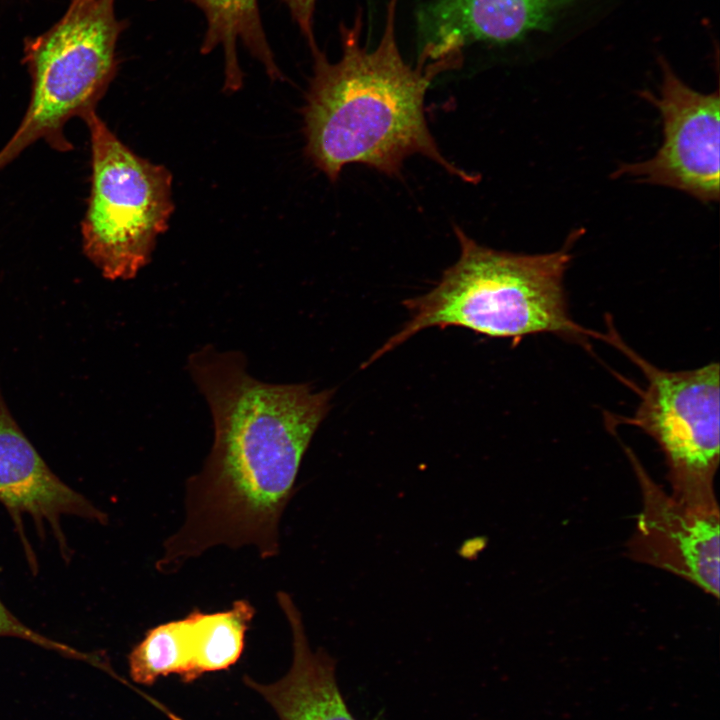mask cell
<instances>
[{
	"instance_id": "obj_1",
	"label": "cell",
	"mask_w": 720,
	"mask_h": 720,
	"mask_svg": "<svg viewBox=\"0 0 720 720\" xmlns=\"http://www.w3.org/2000/svg\"><path fill=\"white\" fill-rule=\"evenodd\" d=\"M187 369L209 405L214 439L185 483L183 523L164 541L155 567L173 574L218 546L253 547L273 558L301 462L334 390L262 382L240 352L211 345L193 352Z\"/></svg>"
},
{
	"instance_id": "obj_2",
	"label": "cell",
	"mask_w": 720,
	"mask_h": 720,
	"mask_svg": "<svg viewBox=\"0 0 720 720\" xmlns=\"http://www.w3.org/2000/svg\"><path fill=\"white\" fill-rule=\"evenodd\" d=\"M397 0H389L378 46L360 44L362 11L352 27L340 26L342 56L330 62L311 48L313 76L303 108L305 153L331 181L342 169L360 163L386 175H399L405 159L420 154L453 176L474 183V176L450 163L431 135L424 113L425 94L442 72L463 62L462 51L436 60L420 55L405 63L395 37Z\"/></svg>"
},
{
	"instance_id": "obj_3",
	"label": "cell",
	"mask_w": 720,
	"mask_h": 720,
	"mask_svg": "<svg viewBox=\"0 0 720 720\" xmlns=\"http://www.w3.org/2000/svg\"><path fill=\"white\" fill-rule=\"evenodd\" d=\"M455 234L460 244L457 262L430 292L403 302L410 320L364 366L431 327L459 326L497 338L537 333L572 340L601 338L574 322L568 310L563 280L578 231L561 249L534 255L479 245L457 226Z\"/></svg>"
},
{
	"instance_id": "obj_4",
	"label": "cell",
	"mask_w": 720,
	"mask_h": 720,
	"mask_svg": "<svg viewBox=\"0 0 720 720\" xmlns=\"http://www.w3.org/2000/svg\"><path fill=\"white\" fill-rule=\"evenodd\" d=\"M125 27L115 0H71L51 28L25 41L30 100L0 150V169L39 140L60 152L72 149L66 124L96 111L117 72L116 45Z\"/></svg>"
},
{
	"instance_id": "obj_5",
	"label": "cell",
	"mask_w": 720,
	"mask_h": 720,
	"mask_svg": "<svg viewBox=\"0 0 720 720\" xmlns=\"http://www.w3.org/2000/svg\"><path fill=\"white\" fill-rule=\"evenodd\" d=\"M91 185L81 222L85 256L109 280H128L150 261L174 211L172 174L126 146L93 111Z\"/></svg>"
},
{
	"instance_id": "obj_6",
	"label": "cell",
	"mask_w": 720,
	"mask_h": 720,
	"mask_svg": "<svg viewBox=\"0 0 720 720\" xmlns=\"http://www.w3.org/2000/svg\"><path fill=\"white\" fill-rule=\"evenodd\" d=\"M604 339L625 353L647 380L628 424L661 449L675 500L704 513H719L714 480L719 465V364L668 371L631 350L611 330Z\"/></svg>"
},
{
	"instance_id": "obj_7",
	"label": "cell",
	"mask_w": 720,
	"mask_h": 720,
	"mask_svg": "<svg viewBox=\"0 0 720 720\" xmlns=\"http://www.w3.org/2000/svg\"><path fill=\"white\" fill-rule=\"evenodd\" d=\"M658 97L646 91L662 118L663 141L648 160L622 164L614 177L671 187L704 203L719 200V93L703 94L687 86L661 58Z\"/></svg>"
},
{
	"instance_id": "obj_8",
	"label": "cell",
	"mask_w": 720,
	"mask_h": 720,
	"mask_svg": "<svg viewBox=\"0 0 720 720\" xmlns=\"http://www.w3.org/2000/svg\"><path fill=\"white\" fill-rule=\"evenodd\" d=\"M626 450L642 495L626 555L683 578L718 599L720 513L699 512L679 503Z\"/></svg>"
},
{
	"instance_id": "obj_9",
	"label": "cell",
	"mask_w": 720,
	"mask_h": 720,
	"mask_svg": "<svg viewBox=\"0 0 720 720\" xmlns=\"http://www.w3.org/2000/svg\"><path fill=\"white\" fill-rule=\"evenodd\" d=\"M0 502L11 516L32 567L35 557L24 533L29 515L39 532L47 523L64 557L69 555L60 520L76 516L100 524L108 517L82 494L65 484L48 467L14 420L0 393Z\"/></svg>"
},
{
	"instance_id": "obj_10",
	"label": "cell",
	"mask_w": 720,
	"mask_h": 720,
	"mask_svg": "<svg viewBox=\"0 0 720 720\" xmlns=\"http://www.w3.org/2000/svg\"><path fill=\"white\" fill-rule=\"evenodd\" d=\"M577 0H434L419 15L421 53L436 60L467 43H508L550 32Z\"/></svg>"
},
{
	"instance_id": "obj_11",
	"label": "cell",
	"mask_w": 720,
	"mask_h": 720,
	"mask_svg": "<svg viewBox=\"0 0 720 720\" xmlns=\"http://www.w3.org/2000/svg\"><path fill=\"white\" fill-rule=\"evenodd\" d=\"M277 601L292 633L291 667L273 683H259L249 676L243 678L244 683L271 705L279 720H357L339 689L335 659L322 648H310L302 615L291 596L279 591Z\"/></svg>"
},
{
	"instance_id": "obj_12",
	"label": "cell",
	"mask_w": 720,
	"mask_h": 720,
	"mask_svg": "<svg viewBox=\"0 0 720 720\" xmlns=\"http://www.w3.org/2000/svg\"><path fill=\"white\" fill-rule=\"evenodd\" d=\"M204 14L206 31L200 46L202 54L221 48L224 57V88L242 87L243 72L238 60V44L264 67L272 80H281L271 46L263 28L258 0H188Z\"/></svg>"
},
{
	"instance_id": "obj_13",
	"label": "cell",
	"mask_w": 720,
	"mask_h": 720,
	"mask_svg": "<svg viewBox=\"0 0 720 720\" xmlns=\"http://www.w3.org/2000/svg\"><path fill=\"white\" fill-rule=\"evenodd\" d=\"M0 637H14L44 649L54 651L61 656L75 660L88 662L98 667L101 664V657L94 653L80 651L68 644L51 639L31 629L20 621L0 599Z\"/></svg>"
},
{
	"instance_id": "obj_14",
	"label": "cell",
	"mask_w": 720,
	"mask_h": 720,
	"mask_svg": "<svg viewBox=\"0 0 720 720\" xmlns=\"http://www.w3.org/2000/svg\"><path fill=\"white\" fill-rule=\"evenodd\" d=\"M288 7L293 20L298 25L305 37L309 48L317 46L314 30L313 17L316 0H282Z\"/></svg>"
}]
</instances>
